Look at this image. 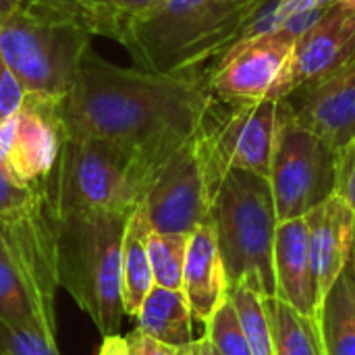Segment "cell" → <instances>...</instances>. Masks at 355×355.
<instances>
[{"instance_id":"cell-1","label":"cell","mask_w":355,"mask_h":355,"mask_svg":"<svg viewBox=\"0 0 355 355\" xmlns=\"http://www.w3.org/2000/svg\"><path fill=\"white\" fill-rule=\"evenodd\" d=\"M214 104L204 73L162 75L116 67L89 48L56 112L64 137L104 139L131 150L152 179L202 129Z\"/></svg>"},{"instance_id":"cell-2","label":"cell","mask_w":355,"mask_h":355,"mask_svg":"<svg viewBox=\"0 0 355 355\" xmlns=\"http://www.w3.org/2000/svg\"><path fill=\"white\" fill-rule=\"evenodd\" d=\"M262 0H164L137 23L125 48L144 69L162 75L202 73L239 37Z\"/></svg>"},{"instance_id":"cell-3","label":"cell","mask_w":355,"mask_h":355,"mask_svg":"<svg viewBox=\"0 0 355 355\" xmlns=\"http://www.w3.org/2000/svg\"><path fill=\"white\" fill-rule=\"evenodd\" d=\"M129 214L81 212L60 216L58 287L94 320L116 335L123 310V235Z\"/></svg>"},{"instance_id":"cell-4","label":"cell","mask_w":355,"mask_h":355,"mask_svg":"<svg viewBox=\"0 0 355 355\" xmlns=\"http://www.w3.org/2000/svg\"><path fill=\"white\" fill-rule=\"evenodd\" d=\"M208 220L214 227L229 291L248 283L258 295H277L275 231L279 225L268 177L231 168L223 177Z\"/></svg>"},{"instance_id":"cell-5","label":"cell","mask_w":355,"mask_h":355,"mask_svg":"<svg viewBox=\"0 0 355 355\" xmlns=\"http://www.w3.org/2000/svg\"><path fill=\"white\" fill-rule=\"evenodd\" d=\"M92 33L75 19L21 6L0 19V54L27 96L60 102L75 83Z\"/></svg>"},{"instance_id":"cell-6","label":"cell","mask_w":355,"mask_h":355,"mask_svg":"<svg viewBox=\"0 0 355 355\" xmlns=\"http://www.w3.org/2000/svg\"><path fill=\"white\" fill-rule=\"evenodd\" d=\"M150 183L144 162L104 139L64 137L48 187L58 216L81 212L131 214Z\"/></svg>"},{"instance_id":"cell-7","label":"cell","mask_w":355,"mask_h":355,"mask_svg":"<svg viewBox=\"0 0 355 355\" xmlns=\"http://www.w3.org/2000/svg\"><path fill=\"white\" fill-rule=\"evenodd\" d=\"M268 183L279 223L306 216L337 189V152L295 119L287 98L277 108Z\"/></svg>"},{"instance_id":"cell-8","label":"cell","mask_w":355,"mask_h":355,"mask_svg":"<svg viewBox=\"0 0 355 355\" xmlns=\"http://www.w3.org/2000/svg\"><path fill=\"white\" fill-rule=\"evenodd\" d=\"M225 106L227 112H220L216 100L198 133V150L210 198H214L223 177L231 168L268 177L275 144L279 100Z\"/></svg>"},{"instance_id":"cell-9","label":"cell","mask_w":355,"mask_h":355,"mask_svg":"<svg viewBox=\"0 0 355 355\" xmlns=\"http://www.w3.org/2000/svg\"><path fill=\"white\" fill-rule=\"evenodd\" d=\"M198 133L156 168L146 187L139 206L152 231L191 235L210 216L212 198L198 150Z\"/></svg>"},{"instance_id":"cell-10","label":"cell","mask_w":355,"mask_h":355,"mask_svg":"<svg viewBox=\"0 0 355 355\" xmlns=\"http://www.w3.org/2000/svg\"><path fill=\"white\" fill-rule=\"evenodd\" d=\"M295 44L297 37L283 27L233 44L204 71L212 96L220 104L270 100Z\"/></svg>"},{"instance_id":"cell-11","label":"cell","mask_w":355,"mask_h":355,"mask_svg":"<svg viewBox=\"0 0 355 355\" xmlns=\"http://www.w3.org/2000/svg\"><path fill=\"white\" fill-rule=\"evenodd\" d=\"M56 104L27 96L12 116L0 121V160L21 185L42 187L56 168L64 141Z\"/></svg>"},{"instance_id":"cell-12","label":"cell","mask_w":355,"mask_h":355,"mask_svg":"<svg viewBox=\"0 0 355 355\" xmlns=\"http://www.w3.org/2000/svg\"><path fill=\"white\" fill-rule=\"evenodd\" d=\"M355 58V0H335L297 40L270 100H283Z\"/></svg>"},{"instance_id":"cell-13","label":"cell","mask_w":355,"mask_h":355,"mask_svg":"<svg viewBox=\"0 0 355 355\" xmlns=\"http://www.w3.org/2000/svg\"><path fill=\"white\" fill-rule=\"evenodd\" d=\"M287 100L295 119L339 154L355 139V58Z\"/></svg>"},{"instance_id":"cell-14","label":"cell","mask_w":355,"mask_h":355,"mask_svg":"<svg viewBox=\"0 0 355 355\" xmlns=\"http://www.w3.org/2000/svg\"><path fill=\"white\" fill-rule=\"evenodd\" d=\"M304 218L308 225L310 260L320 306L322 297L349 260L355 233V210L339 193H333Z\"/></svg>"},{"instance_id":"cell-15","label":"cell","mask_w":355,"mask_h":355,"mask_svg":"<svg viewBox=\"0 0 355 355\" xmlns=\"http://www.w3.org/2000/svg\"><path fill=\"white\" fill-rule=\"evenodd\" d=\"M272 264L277 279V297L293 306L297 312L316 318L318 295L310 260L308 225L304 216L277 225Z\"/></svg>"},{"instance_id":"cell-16","label":"cell","mask_w":355,"mask_h":355,"mask_svg":"<svg viewBox=\"0 0 355 355\" xmlns=\"http://www.w3.org/2000/svg\"><path fill=\"white\" fill-rule=\"evenodd\" d=\"M181 291L187 297L193 320L204 324L229 297L225 264L210 220L202 223L189 235Z\"/></svg>"},{"instance_id":"cell-17","label":"cell","mask_w":355,"mask_h":355,"mask_svg":"<svg viewBox=\"0 0 355 355\" xmlns=\"http://www.w3.org/2000/svg\"><path fill=\"white\" fill-rule=\"evenodd\" d=\"M137 329L146 335L179 349L193 339V314L181 289L154 285L135 316Z\"/></svg>"},{"instance_id":"cell-18","label":"cell","mask_w":355,"mask_h":355,"mask_svg":"<svg viewBox=\"0 0 355 355\" xmlns=\"http://www.w3.org/2000/svg\"><path fill=\"white\" fill-rule=\"evenodd\" d=\"M316 322L324 355H355V281L349 264L322 297Z\"/></svg>"},{"instance_id":"cell-19","label":"cell","mask_w":355,"mask_h":355,"mask_svg":"<svg viewBox=\"0 0 355 355\" xmlns=\"http://www.w3.org/2000/svg\"><path fill=\"white\" fill-rule=\"evenodd\" d=\"M150 231V223L137 206L125 225L123 235V310L127 316L135 318L141 302L154 287L152 264L146 248V237Z\"/></svg>"},{"instance_id":"cell-20","label":"cell","mask_w":355,"mask_h":355,"mask_svg":"<svg viewBox=\"0 0 355 355\" xmlns=\"http://www.w3.org/2000/svg\"><path fill=\"white\" fill-rule=\"evenodd\" d=\"M264 310L270 324L272 355H324L316 318L297 312L277 295L264 297Z\"/></svg>"},{"instance_id":"cell-21","label":"cell","mask_w":355,"mask_h":355,"mask_svg":"<svg viewBox=\"0 0 355 355\" xmlns=\"http://www.w3.org/2000/svg\"><path fill=\"white\" fill-rule=\"evenodd\" d=\"M89 31L125 44L127 33L146 17L156 12L164 0H87Z\"/></svg>"},{"instance_id":"cell-22","label":"cell","mask_w":355,"mask_h":355,"mask_svg":"<svg viewBox=\"0 0 355 355\" xmlns=\"http://www.w3.org/2000/svg\"><path fill=\"white\" fill-rule=\"evenodd\" d=\"M187 243H189V235L158 233L152 229L148 231L146 248L152 264L154 285L166 289H181Z\"/></svg>"},{"instance_id":"cell-23","label":"cell","mask_w":355,"mask_h":355,"mask_svg":"<svg viewBox=\"0 0 355 355\" xmlns=\"http://www.w3.org/2000/svg\"><path fill=\"white\" fill-rule=\"evenodd\" d=\"M0 322L19 329H40L25 283L8 258L4 243L0 245Z\"/></svg>"},{"instance_id":"cell-24","label":"cell","mask_w":355,"mask_h":355,"mask_svg":"<svg viewBox=\"0 0 355 355\" xmlns=\"http://www.w3.org/2000/svg\"><path fill=\"white\" fill-rule=\"evenodd\" d=\"M229 300L237 312L245 339L254 355H272L270 324L264 310V297L258 295L248 283H239L229 291Z\"/></svg>"},{"instance_id":"cell-25","label":"cell","mask_w":355,"mask_h":355,"mask_svg":"<svg viewBox=\"0 0 355 355\" xmlns=\"http://www.w3.org/2000/svg\"><path fill=\"white\" fill-rule=\"evenodd\" d=\"M204 337L214 345V349L220 355H254L229 297L206 322Z\"/></svg>"},{"instance_id":"cell-26","label":"cell","mask_w":355,"mask_h":355,"mask_svg":"<svg viewBox=\"0 0 355 355\" xmlns=\"http://www.w3.org/2000/svg\"><path fill=\"white\" fill-rule=\"evenodd\" d=\"M0 354L4 355H60L56 339L40 329H19L0 322Z\"/></svg>"},{"instance_id":"cell-27","label":"cell","mask_w":355,"mask_h":355,"mask_svg":"<svg viewBox=\"0 0 355 355\" xmlns=\"http://www.w3.org/2000/svg\"><path fill=\"white\" fill-rule=\"evenodd\" d=\"M44 187V185H42ZM42 187H27L12 179L0 160V223L27 210L40 196Z\"/></svg>"},{"instance_id":"cell-28","label":"cell","mask_w":355,"mask_h":355,"mask_svg":"<svg viewBox=\"0 0 355 355\" xmlns=\"http://www.w3.org/2000/svg\"><path fill=\"white\" fill-rule=\"evenodd\" d=\"M25 98L27 94L21 81L6 64L4 56L0 54V121H6L8 116H12L25 102Z\"/></svg>"},{"instance_id":"cell-29","label":"cell","mask_w":355,"mask_h":355,"mask_svg":"<svg viewBox=\"0 0 355 355\" xmlns=\"http://www.w3.org/2000/svg\"><path fill=\"white\" fill-rule=\"evenodd\" d=\"M352 208L355 210V139H352L337 154V189Z\"/></svg>"},{"instance_id":"cell-30","label":"cell","mask_w":355,"mask_h":355,"mask_svg":"<svg viewBox=\"0 0 355 355\" xmlns=\"http://www.w3.org/2000/svg\"><path fill=\"white\" fill-rule=\"evenodd\" d=\"M21 2L25 6L46 8V10L71 17V19L79 21L89 31V4H87V0H21Z\"/></svg>"},{"instance_id":"cell-31","label":"cell","mask_w":355,"mask_h":355,"mask_svg":"<svg viewBox=\"0 0 355 355\" xmlns=\"http://www.w3.org/2000/svg\"><path fill=\"white\" fill-rule=\"evenodd\" d=\"M125 345H127V352L129 355H175V347L146 335L144 331L135 329L131 331L127 337H125Z\"/></svg>"},{"instance_id":"cell-32","label":"cell","mask_w":355,"mask_h":355,"mask_svg":"<svg viewBox=\"0 0 355 355\" xmlns=\"http://www.w3.org/2000/svg\"><path fill=\"white\" fill-rule=\"evenodd\" d=\"M98 355H129L127 345H125V337H119V335L104 337L102 349Z\"/></svg>"},{"instance_id":"cell-33","label":"cell","mask_w":355,"mask_h":355,"mask_svg":"<svg viewBox=\"0 0 355 355\" xmlns=\"http://www.w3.org/2000/svg\"><path fill=\"white\" fill-rule=\"evenodd\" d=\"M23 6V2L21 0H0V19L2 17H8V15H12L15 10H19Z\"/></svg>"},{"instance_id":"cell-34","label":"cell","mask_w":355,"mask_h":355,"mask_svg":"<svg viewBox=\"0 0 355 355\" xmlns=\"http://www.w3.org/2000/svg\"><path fill=\"white\" fill-rule=\"evenodd\" d=\"M175 355H200V339H196V341H191V343L179 347V349L175 352Z\"/></svg>"},{"instance_id":"cell-35","label":"cell","mask_w":355,"mask_h":355,"mask_svg":"<svg viewBox=\"0 0 355 355\" xmlns=\"http://www.w3.org/2000/svg\"><path fill=\"white\" fill-rule=\"evenodd\" d=\"M200 355H220V354L214 349V345H212L206 337H202V339H200Z\"/></svg>"},{"instance_id":"cell-36","label":"cell","mask_w":355,"mask_h":355,"mask_svg":"<svg viewBox=\"0 0 355 355\" xmlns=\"http://www.w3.org/2000/svg\"><path fill=\"white\" fill-rule=\"evenodd\" d=\"M347 264H349V268H352V275H354V281H355V233H354V243H352V254H349Z\"/></svg>"},{"instance_id":"cell-37","label":"cell","mask_w":355,"mask_h":355,"mask_svg":"<svg viewBox=\"0 0 355 355\" xmlns=\"http://www.w3.org/2000/svg\"><path fill=\"white\" fill-rule=\"evenodd\" d=\"M0 245H2V229H0Z\"/></svg>"},{"instance_id":"cell-38","label":"cell","mask_w":355,"mask_h":355,"mask_svg":"<svg viewBox=\"0 0 355 355\" xmlns=\"http://www.w3.org/2000/svg\"><path fill=\"white\" fill-rule=\"evenodd\" d=\"M0 355H4V354H0Z\"/></svg>"}]
</instances>
